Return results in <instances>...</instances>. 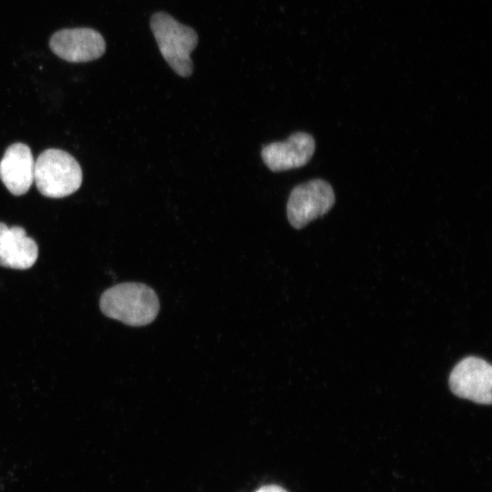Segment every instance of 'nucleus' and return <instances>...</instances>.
<instances>
[{
	"mask_svg": "<svg viewBox=\"0 0 492 492\" xmlns=\"http://www.w3.org/2000/svg\"><path fill=\"white\" fill-rule=\"evenodd\" d=\"M99 307L107 317L130 326H144L157 317L159 302L149 286L140 282H123L102 293Z\"/></svg>",
	"mask_w": 492,
	"mask_h": 492,
	"instance_id": "nucleus-1",
	"label": "nucleus"
},
{
	"mask_svg": "<svg viewBox=\"0 0 492 492\" xmlns=\"http://www.w3.org/2000/svg\"><path fill=\"white\" fill-rule=\"evenodd\" d=\"M150 27L159 51L176 74L187 77L193 71L190 53L198 44L196 31L165 12L155 13Z\"/></svg>",
	"mask_w": 492,
	"mask_h": 492,
	"instance_id": "nucleus-2",
	"label": "nucleus"
},
{
	"mask_svg": "<svg viewBox=\"0 0 492 492\" xmlns=\"http://www.w3.org/2000/svg\"><path fill=\"white\" fill-rule=\"evenodd\" d=\"M82 178L78 162L62 149H46L35 160L34 182L45 197L58 199L76 192Z\"/></svg>",
	"mask_w": 492,
	"mask_h": 492,
	"instance_id": "nucleus-3",
	"label": "nucleus"
},
{
	"mask_svg": "<svg viewBox=\"0 0 492 492\" xmlns=\"http://www.w3.org/2000/svg\"><path fill=\"white\" fill-rule=\"evenodd\" d=\"M332 186L320 179L299 184L290 193L286 211L290 224L302 229L314 219L326 214L333 206Z\"/></svg>",
	"mask_w": 492,
	"mask_h": 492,
	"instance_id": "nucleus-4",
	"label": "nucleus"
},
{
	"mask_svg": "<svg viewBox=\"0 0 492 492\" xmlns=\"http://www.w3.org/2000/svg\"><path fill=\"white\" fill-rule=\"evenodd\" d=\"M452 392L477 404L491 403L492 367L487 361L468 356L461 360L449 376Z\"/></svg>",
	"mask_w": 492,
	"mask_h": 492,
	"instance_id": "nucleus-5",
	"label": "nucleus"
},
{
	"mask_svg": "<svg viewBox=\"0 0 492 492\" xmlns=\"http://www.w3.org/2000/svg\"><path fill=\"white\" fill-rule=\"evenodd\" d=\"M49 46L57 56L73 63L95 60L106 50L104 38L92 28L59 30L51 36Z\"/></svg>",
	"mask_w": 492,
	"mask_h": 492,
	"instance_id": "nucleus-6",
	"label": "nucleus"
},
{
	"mask_svg": "<svg viewBox=\"0 0 492 492\" xmlns=\"http://www.w3.org/2000/svg\"><path fill=\"white\" fill-rule=\"evenodd\" d=\"M315 150V141L306 132H295L285 141L263 146L261 159L273 172L297 169L309 162Z\"/></svg>",
	"mask_w": 492,
	"mask_h": 492,
	"instance_id": "nucleus-7",
	"label": "nucleus"
},
{
	"mask_svg": "<svg viewBox=\"0 0 492 492\" xmlns=\"http://www.w3.org/2000/svg\"><path fill=\"white\" fill-rule=\"evenodd\" d=\"M35 159L30 148L23 143L10 145L0 161V179L15 196L28 191L34 182Z\"/></svg>",
	"mask_w": 492,
	"mask_h": 492,
	"instance_id": "nucleus-8",
	"label": "nucleus"
},
{
	"mask_svg": "<svg viewBox=\"0 0 492 492\" xmlns=\"http://www.w3.org/2000/svg\"><path fill=\"white\" fill-rule=\"evenodd\" d=\"M38 256L36 241L19 226L9 228L0 222V265L5 268L26 270Z\"/></svg>",
	"mask_w": 492,
	"mask_h": 492,
	"instance_id": "nucleus-9",
	"label": "nucleus"
},
{
	"mask_svg": "<svg viewBox=\"0 0 492 492\" xmlns=\"http://www.w3.org/2000/svg\"><path fill=\"white\" fill-rule=\"evenodd\" d=\"M256 492H288L284 488L276 485H268L261 487Z\"/></svg>",
	"mask_w": 492,
	"mask_h": 492,
	"instance_id": "nucleus-10",
	"label": "nucleus"
}]
</instances>
